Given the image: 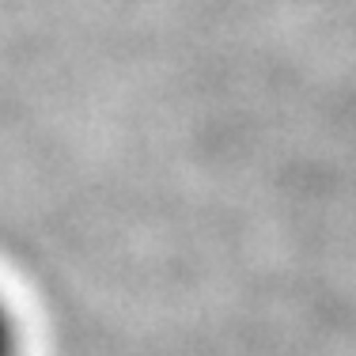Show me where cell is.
I'll return each mask as SVG.
<instances>
[{
  "mask_svg": "<svg viewBox=\"0 0 356 356\" xmlns=\"http://www.w3.org/2000/svg\"><path fill=\"white\" fill-rule=\"evenodd\" d=\"M0 356H19V326L4 296H0Z\"/></svg>",
  "mask_w": 356,
  "mask_h": 356,
  "instance_id": "1",
  "label": "cell"
}]
</instances>
